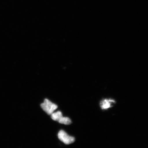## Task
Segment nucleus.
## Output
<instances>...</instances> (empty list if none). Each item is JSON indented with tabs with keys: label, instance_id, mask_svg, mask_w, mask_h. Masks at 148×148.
I'll use <instances>...</instances> for the list:
<instances>
[{
	"label": "nucleus",
	"instance_id": "f257e3e1",
	"mask_svg": "<svg viewBox=\"0 0 148 148\" xmlns=\"http://www.w3.org/2000/svg\"><path fill=\"white\" fill-rule=\"evenodd\" d=\"M41 108L43 110L45 111L48 115H51L58 108V106L49 100L48 99H45L43 103L40 105Z\"/></svg>",
	"mask_w": 148,
	"mask_h": 148
},
{
	"label": "nucleus",
	"instance_id": "f03ea898",
	"mask_svg": "<svg viewBox=\"0 0 148 148\" xmlns=\"http://www.w3.org/2000/svg\"><path fill=\"white\" fill-rule=\"evenodd\" d=\"M58 139L66 145H70L75 141V138L69 136L63 130L59 131L58 134Z\"/></svg>",
	"mask_w": 148,
	"mask_h": 148
},
{
	"label": "nucleus",
	"instance_id": "7ed1b4c3",
	"mask_svg": "<svg viewBox=\"0 0 148 148\" xmlns=\"http://www.w3.org/2000/svg\"><path fill=\"white\" fill-rule=\"evenodd\" d=\"M115 103L114 100L112 99H105L101 101L100 106L101 109L107 110L110 108L112 106V103Z\"/></svg>",
	"mask_w": 148,
	"mask_h": 148
},
{
	"label": "nucleus",
	"instance_id": "20e7f679",
	"mask_svg": "<svg viewBox=\"0 0 148 148\" xmlns=\"http://www.w3.org/2000/svg\"><path fill=\"white\" fill-rule=\"evenodd\" d=\"M51 118L53 120L55 121H58L63 116L62 112L60 111H57V112H53L51 114Z\"/></svg>",
	"mask_w": 148,
	"mask_h": 148
},
{
	"label": "nucleus",
	"instance_id": "39448f33",
	"mask_svg": "<svg viewBox=\"0 0 148 148\" xmlns=\"http://www.w3.org/2000/svg\"><path fill=\"white\" fill-rule=\"evenodd\" d=\"M58 122L60 123L66 125L71 124L72 123V121L71 119L67 117L62 116L58 121Z\"/></svg>",
	"mask_w": 148,
	"mask_h": 148
}]
</instances>
